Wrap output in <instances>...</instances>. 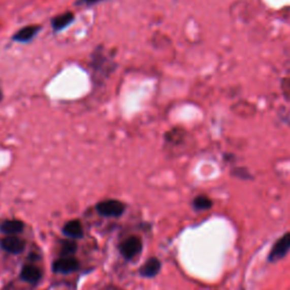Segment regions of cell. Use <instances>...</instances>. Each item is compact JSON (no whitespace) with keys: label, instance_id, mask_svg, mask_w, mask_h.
<instances>
[{"label":"cell","instance_id":"5bb4252c","mask_svg":"<svg viewBox=\"0 0 290 290\" xmlns=\"http://www.w3.org/2000/svg\"><path fill=\"white\" fill-rule=\"evenodd\" d=\"M213 202L209 196L199 195L193 200V208L198 211H206L212 208Z\"/></svg>","mask_w":290,"mask_h":290},{"label":"cell","instance_id":"ba28073f","mask_svg":"<svg viewBox=\"0 0 290 290\" xmlns=\"http://www.w3.org/2000/svg\"><path fill=\"white\" fill-rule=\"evenodd\" d=\"M78 268V261L74 257H62L53 263V271L57 273H71Z\"/></svg>","mask_w":290,"mask_h":290},{"label":"cell","instance_id":"7a4b0ae2","mask_svg":"<svg viewBox=\"0 0 290 290\" xmlns=\"http://www.w3.org/2000/svg\"><path fill=\"white\" fill-rule=\"evenodd\" d=\"M290 250V233H286L281 236L270 250L268 261L270 263H276L283 259Z\"/></svg>","mask_w":290,"mask_h":290},{"label":"cell","instance_id":"9c48e42d","mask_svg":"<svg viewBox=\"0 0 290 290\" xmlns=\"http://www.w3.org/2000/svg\"><path fill=\"white\" fill-rule=\"evenodd\" d=\"M160 269H161V262L158 259L152 257L150 260H147L143 267L141 268L140 273L143 277L152 278L160 272Z\"/></svg>","mask_w":290,"mask_h":290},{"label":"cell","instance_id":"8fae6325","mask_svg":"<svg viewBox=\"0 0 290 290\" xmlns=\"http://www.w3.org/2000/svg\"><path fill=\"white\" fill-rule=\"evenodd\" d=\"M21 278L26 282L36 283L41 278V271L40 269L34 267V265H26L22 269Z\"/></svg>","mask_w":290,"mask_h":290},{"label":"cell","instance_id":"6da1fadb","mask_svg":"<svg viewBox=\"0 0 290 290\" xmlns=\"http://www.w3.org/2000/svg\"><path fill=\"white\" fill-rule=\"evenodd\" d=\"M92 70L94 71L96 78H103V76H109L114 71V65L109 58L106 56L105 50L101 48L94 49L92 53Z\"/></svg>","mask_w":290,"mask_h":290},{"label":"cell","instance_id":"7c38bea8","mask_svg":"<svg viewBox=\"0 0 290 290\" xmlns=\"http://www.w3.org/2000/svg\"><path fill=\"white\" fill-rule=\"evenodd\" d=\"M63 234L72 238H81L83 235V228L80 221L72 220L63 227Z\"/></svg>","mask_w":290,"mask_h":290},{"label":"cell","instance_id":"3957f363","mask_svg":"<svg viewBox=\"0 0 290 290\" xmlns=\"http://www.w3.org/2000/svg\"><path fill=\"white\" fill-rule=\"evenodd\" d=\"M124 210L125 205L117 200L102 201L96 205V211L103 217H119Z\"/></svg>","mask_w":290,"mask_h":290},{"label":"cell","instance_id":"d6986e66","mask_svg":"<svg viewBox=\"0 0 290 290\" xmlns=\"http://www.w3.org/2000/svg\"><path fill=\"white\" fill-rule=\"evenodd\" d=\"M3 99H4V94H3V92H2V90H0V102L3 101Z\"/></svg>","mask_w":290,"mask_h":290},{"label":"cell","instance_id":"ac0fdd59","mask_svg":"<svg viewBox=\"0 0 290 290\" xmlns=\"http://www.w3.org/2000/svg\"><path fill=\"white\" fill-rule=\"evenodd\" d=\"M233 175H235L236 177H238V178H242V179H250L252 178V176L249 175L248 171L245 168H237L235 171H233Z\"/></svg>","mask_w":290,"mask_h":290},{"label":"cell","instance_id":"9a60e30c","mask_svg":"<svg viewBox=\"0 0 290 290\" xmlns=\"http://www.w3.org/2000/svg\"><path fill=\"white\" fill-rule=\"evenodd\" d=\"M61 254L65 257H68L70 255H72L73 253H75V250L77 248L76 244L72 242V240H63L61 243Z\"/></svg>","mask_w":290,"mask_h":290},{"label":"cell","instance_id":"277c9868","mask_svg":"<svg viewBox=\"0 0 290 290\" xmlns=\"http://www.w3.org/2000/svg\"><path fill=\"white\" fill-rule=\"evenodd\" d=\"M41 29L42 26L39 25V24L26 25L22 28H19L18 31L12 37V40L14 42H18V43H28L31 42L39 33H40Z\"/></svg>","mask_w":290,"mask_h":290},{"label":"cell","instance_id":"e0dca14e","mask_svg":"<svg viewBox=\"0 0 290 290\" xmlns=\"http://www.w3.org/2000/svg\"><path fill=\"white\" fill-rule=\"evenodd\" d=\"M102 2H106V0H76L75 5L77 7H91Z\"/></svg>","mask_w":290,"mask_h":290},{"label":"cell","instance_id":"5b68a950","mask_svg":"<svg viewBox=\"0 0 290 290\" xmlns=\"http://www.w3.org/2000/svg\"><path fill=\"white\" fill-rule=\"evenodd\" d=\"M142 250V242L137 237H130L120 246V253L125 259H134Z\"/></svg>","mask_w":290,"mask_h":290},{"label":"cell","instance_id":"2e32d148","mask_svg":"<svg viewBox=\"0 0 290 290\" xmlns=\"http://www.w3.org/2000/svg\"><path fill=\"white\" fill-rule=\"evenodd\" d=\"M281 93L284 99L290 102V76L282 78L281 81Z\"/></svg>","mask_w":290,"mask_h":290},{"label":"cell","instance_id":"4fadbf2b","mask_svg":"<svg viewBox=\"0 0 290 290\" xmlns=\"http://www.w3.org/2000/svg\"><path fill=\"white\" fill-rule=\"evenodd\" d=\"M184 136H185L184 131H181L179 128H175L167 133L165 139L167 143L173 145H180L184 142Z\"/></svg>","mask_w":290,"mask_h":290},{"label":"cell","instance_id":"52a82bcc","mask_svg":"<svg viewBox=\"0 0 290 290\" xmlns=\"http://www.w3.org/2000/svg\"><path fill=\"white\" fill-rule=\"evenodd\" d=\"M0 245H2L3 249L12 254H18L24 249V242L17 236H7V237L2 239Z\"/></svg>","mask_w":290,"mask_h":290},{"label":"cell","instance_id":"8992f818","mask_svg":"<svg viewBox=\"0 0 290 290\" xmlns=\"http://www.w3.org/2000/svg\"><path fill=\"white\" fill-rule=\"evenodd\" d=\"M74 21H75V15L72 12H66L63 14L57 15V16L51 19V27L53 32H61L62 29L72 25Z\"/></svg>","mask_w":290,"mask_h":290},{"label":"cell","instance_id":"30bf717a","mask_svg":"<svg viewBox=\"0 0 290 290\" xmlns=\"http://www.w3.org/2000/svg\"><path fill=\"white\" fill-rule=\"evenodd\" d=\"M24 229V223L19 220H7L0 225V230L8 236H15L16 234L22 233Z\"/></svg>","mask_w":290,"mask_h":290}]
</instances>
